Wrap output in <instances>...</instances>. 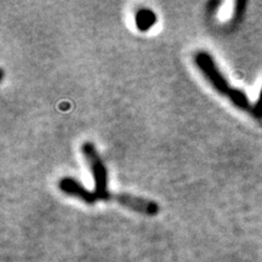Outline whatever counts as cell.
Returning <instances> with one entry per match:
<instances>
[{
	"mask_svg": "<svg viewBox=\"0 0 262 262\" xmlns=\"http://www.w3.org/2000/svg\"><path fill=\"white\" fill-rule=\"evenodd\" d=\"M81 152L93 173L95 182V191L98 201H110L111 192L108 191V172L106 165L98 156L96 148L91 142H84L81 146Z\"/></svg>",
	"mask_w": 262,
	"mask_h": 262,
	"instance_id": "1",
	"label": "cell"
},
{
	"mask_svg": "<svg viewBox=\"0 0 262 262\" xmlns=\"http://www.w3.org/2000/svg\"><path fill=\"white\" fill-rule=\"evenodd\" d=\"M195 64L198 66L199 71L204 74L206 80L211 84V86L221 95H228L233 88L229 86L228 81L225 79L224 75L221 74L220 70L216 66L214 58H212L208 52L199 51L194 56Z\"/></svg>",
	"mask_w": 262,
	"mask_h": 262,
	"instance_id": "2",
	"label": "cell"
},
{
	"mask_svg": "<svg viewBox=\"0 0 262 262\" xmlns=\"http://www.w3.org/2000/svg\"><path fill=\"white\" fill-rule=\"evenodd\" d=\"M110 201L117 202L118 204L125 206L130 210L146 216H156L159 212L158 203L141 196L131 195L129 193H111Z\"/></svg>",
	"mask_w": 262,
	"mask_h": 262,
	"instance_id": "3",
	"label": "cell"
},
{
	"mask_svg": "<svg viewBox=\"0 0 262 262\" xmlns=\"http://www.w3.org/2000/svg\"><path fill=\"white\" fill-rule=\"evenodd\" d=\"M58 188H60L64 194L80 199V201L85 202L89 205H93L98 201L96 194H95L94 192H90L89 189L85 188L80 182H78L77 180L72 178L62 179L60 183H58Z\"/></svg>",
	"mask_w": 262,
	"mask_h": 262,
	"instance_id": "4",
	"label": "cell"
},
{
	"mask_svg": "<svg viewBox=\"0 0 262 262\" xmlns=\"http://www.w3.org/2000/svg\"><path fill=\"white\" fill-rule=\"evenodd\" d=\"M157 22V15L149 9H141L135 15L136 27L141 32L149 31Z\"/></svg>",
	"mask_w": 262,
	"mask_h": 262,
	"instance_id": "5",
	"label": "cell"
},
{
	"mask_svg": "<svg viewBox=\"0 0 262 262\" xmlns=\"http://www.w3.org/2000/svg\"><path fill=\"white\" fill-rule=\"evenodd\" d=\"M228 97L233 102L234 106L241 108V110H249V107H250V103H249V100L244 91L239 89H232Z\"/></svg>",
	"mask_w": 262,
	"mask_h": 262,
	"instance_id": "6",
	"label": "cell"
},
{
	"mask_svg": "<svg viewBox=\"0 0 262 262\" xmlns=\"http://www.w3.org/2000/svg\"><path fill=\"white\" fill-rule=\"evenodd\" d=\"M251 113H253L256 118L262 117V90L260 93V96L257 98L256 103H255L254 107L251 108Z\"/></svg>",
	"mask_w": 262,
	"mask_h": 262,
	"instance_id": "7",
	"label": "cell"
}]
</instances>
